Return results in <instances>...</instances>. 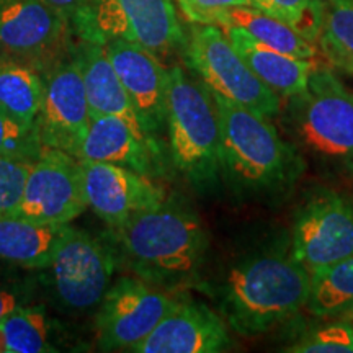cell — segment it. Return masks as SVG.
I'll return each mask as SVG.
<instances>
[{
    "mask_svg": "<svg viewBox=\"0 0 353 353\" xmlns=\"http://www.w3.org/2000/svg\"><path fill=\"white\" fill-rule=\"evenodd\" d=\"M87 208L81 161L68 152L43 149L30 169L15 216L70 224Z\"/></svg>",
    "mask_w": 353,
    "mask_h": 353,
    "instance_id": "12",
    "label": "cell"
},
{
    "mask_svg": "<svg viewBox=\"0 0 353 353\" xmlns=\"http://www.w3.org/2000/svg\"><path fill=\"white\" fill-rule=\"evenodd\" d=\"M117 262L113 247L69 226L50 265L59 303L72 311L99 306L112 285Z\"/></svg>",
    "mask_w": 353,
    "mask_h": 353,
    "instance_id": "9",
    "label": "cell"
},
{
    "mask_svg": "<svg viewBox=\"0 0 353 353\" xmlns=\"http://www.w3.org/2000/svg\"><path fill=\"white\" fill-rule=\"evenodd\" d=\"M69 32L68 21L44 0H0V51L37 57Z\"/></svg>",
    "mask_w": 353,
    "mask_h": 353,
    "instance_id": "16",
    "label": "cell"
},
{
    "mask_svg": "<svg viewBox=\"0 0 353 353\" xmlns=\"http://www.w3.org/2000/svg\"><path fill=\"white\" fill-rule=\"evenodd\" d=\"M322 2H324V0H322ZM327 2H332V0H327Z\"/></svg>",
    "mask_w": 353,
    "mask_h": 353,
    "instance_id": "35",
    "label": "cell"
},
{
    "mask_svg": "<svg viewBox=\"0 0 353 353\" xmlns=\"http://www.w3.org/2000/svg\"><path fill=\"white\" fill-rule=\"evenodd\" d=\"M232 345L224 321L198 301L179 303L159 322L136 353H218Z\"/></svg>",
    "mask_w": 353,
    "mask_h": 353,
    "instance_id": "15",
    "label": "cell"
},
{
    "mask_svg": "<svg viewBox=\"0 0 353 353\" xmlns=\"http://www.w3.org/2000/svg\"><path fill=\"white\" fill-rule=\"evenodd\" d=\"M69 226L39 223L21 216L0 219V260L30 270L50 268Z\"/></svg>",
    "mask_w": 353,
    "mask_h": 353,
    "instance_id": "20",
    "label": "cell"
},
{
    "mask_svg": "<svg viewBox=\"0 0 353 353\" xmlns=\"http://www.w3.org/2000/svg\"><path fill=\"white\" fill-rule=\"evenodd\" d=\"M70 50L81 70L88 107H90V117L113 114L143 130L128 99L125 87L121 85L120 77L117 76L110 63L105 48L99 43L77 39V43Z\"/></svg>",
    "mask_w": 353,
    "mask_h": 353,
    "instance_id": "19",
    "label": "cell"
},
{
    "mask_svg": "<svg viewBox=\"0 0 353 353\" xmlns=\"http://www.w3.org/2000/svg\"><path fill=\"white\" fill-rule=\"evenodd\" d=\"M103 48L141 126L154 138L167 126L169 69L151 51L126 39H110Z\"/></svg>",
    "mask_w": 353,
    "mask_h": 353,
    "instance_id": "14",
    "label": "cell"
},
{
    "mask_svg": "<svg viewBox=\"0 0 353 353\" xmlns=\"http://www.w3.org/2000/svg\"><path fill=\"white\" fill-rule=\"evenodd\" d=\"M44 97V79L23 61L0 54V108L20 121L37 128Z\"/></svg>",
    "mask_w": 353,
    "mask_h": 353,
    "instance_id": "21",
    "label": "cell"
},
{
    "mask_svg": "<svg viewBox=\"0 0 353 353\" xmlns=\"http://www.w3.org/2000/svg\"><path fill=\"white\" fill-rule=\"evenodd\" d=\"M112 231L114 245L134 276L162 290L193 280L208 249L200 218L180 201L165 200Z\"/></svg>",
    "mask_w": 353,
    "mask_h": 353,
    "instance_id": "1",
    "label": "cell"
},
{
    "mask_svg": "<svg viewBox=\"0 0 353 353\" xmlns=\"http://www.w3.org/2000/svg\"><path fill=\"white\" fill-rule=\"evenodd\" d=\"M185 61L213 94L263 118L280 112V99L244 63L218 25L195 23L185 41Z\"/></svg>",
    "mask_w": 353,
    "mask_h": 353,
    "instance_id": "7",
    "label": "cell"
},
{
    "mask_svg": "<svg viewBox=\"0 0 353 353\" xmlns=\"http://www.w3.org/2000/svg\"><path fill=\"white\" fill-rule=\"evenodd\" d=\"M156 143L148 132L113 114L90 117L79 161L108 162L149 175L154 170Z\"/></svg>",
    "mask_w": 353,
    "mask_h": 353,
    "instance_id": "17",
    "label": "cell"
},
{
    "mask_svg": "<svg viewBox=\"0 0 353 353\" xmlns=\"http://www.w3.org/2000/svg\"><path fill=\"white\" fill-rule=\"evenodd\" d=\"M311 275L291 255L260 254L237 262L221 281L219 306L241 335H260L307 304Z\"/></svg>",
    "mask_w": 353,
    "mask_h": 353,
    "instance_id": "2",
    "label": "cell"
},
{
    "mask_svg": "<svg viewBox=\"0 0 353 353\" xmlns=\"http://www.w3.org/2000/svg\"><path fill=\"white\" fill-rule=\"evenodd\" d=\"M33 162L0 157V219L15 216Z\"/></svg>",
    "mask_w": 353,
    "mask_h": 353,
    "instance_id": "28",
    "label": "cell"
},
{
    "mask_svg": "<svg viewBox=\"0 0 353 353\" xmlns=\"http://www.w3.org/2000/svg\"><path fill=\"white\" fill-rule=\"evenodd\" d=\"M44 2L50 3L52 8H56L64 17V20L68 21L69 26L70 21L77 17V13L85 7L88 0H44Z\"/></svg>",
    "mask_w": 353,
    "mask_h": 353,
    "instance_id": "32",
    "label": "cell"
},
{
    "mask_svg": "<svg viewBox=\"0 0 353 353\" xmlns=\"http://www.w3.org/2000/svg\"><path fill=\"white\" fill-rule=\"evenodd\" d=\"M237 25L245 30L250 37L257 39L272 50L283 54L312 61L317 54L316 46L301 37L296 30L291 28L285 21L267 15L255 7H236L229 12L228 25Z\"/></svg>",
    "mask_w": 353,
    "mask_h": 353,
    "instance_id": "22",
    "label": "cell"
},
{
    "mask_svg": "<svg viewBox=\"0 0 353 353\" xmlns=\"http://www.w3.org/2000/svg\"><path fill=\"white\" fill-rule=\"evenodd\" d=\"M43 149L38 128L21 125L0 108V157L34 162Z\"/></svg>",
    "mask_w": 353,
    "mask_h": 353,
    "instance_id": "27",
    "label": "cell"
},
{
    "mask_svg": "<svg viewBox=\"0 0 353 353\" xmlns=\"http://www.w3.org/2000/svg\"><path fill=\"white\" fill-rule=\"evenodd\" d=\"M81 165L87 205L110 229L165 201L164 190L149 175L108 162L81 161Z\"/></svg>",
    "mask_w": 353,
    "mask_h": 353,
    "instance_id": "13",
    "label": "cell"
},
{
    "mask_svg": "<svg viewBox=\"0 0 353 353\" xmlns=\"http://www.w3.org/2000/svg\"><path fill=\"white\" fill-rule=\"evenodd\" d=\"M176 304L164 290L138 276L112 281L99 304L97 343L103 352H132Z\"/></svg>",
    "mask_w": 353,
    "mask_h": 353,
    "instance_id": "8",
    "label": "cell"
},
{
    "mask_svg": "<svg viewBox=\"0 0 353 353\" xmlns=\"http://www.w3.org/2000/svg\"><path fill=\"white\" fill-rule=\"evenodd\" d=\"M290 99V126L304 149L353 161V92L334 72L316 68L306 88Z\"/></svg>",
    "mask_w": 353,
    "mask_h": 353,
    "instance_id": "6",
    "label": "cell"
},
{
    "mask_svg": "<svg viewBox=\"0 0 353 353\" xmlns=\"http://www.w3.org/2000/svg\"><path fill=\"white\" fill-rule=\"evenodd\" d=\"M0 353H6V341H3L2 332H0Z\"/></svg>",
    "mask_w": 353,
    "mask_h": 353,
    "instance_id": "33",
    "label": "cell"
},
{
    "mask_svg": "<svg viewBox=\"0 0 353 353\" xmlns=\"http://www.w3.org/2000/svg\"><path fill=\"white\" fill-rule=\"evenodd\" d=\"M77 39L99 43L120 38L165 57L187 41L174 0H88L70 21Z\"/></svg>",
    "mask_w": 353,
    "mask_h": 353,
    "instance_id": "5",
    "label": "cell"
},
{
    "mask_svg": "<svg viewBox=\"0 0 353 353\" xmlns=\"http://www.w3.org/2000/svg\"><path fill=\"white\" fill-rule=\"evenodd\" d=\"M180 10L192 23L224 26L229 12L236 7H252V0H176Z\"/></svg>",
    "mask_w": 353,
    "mask_h": 353,
    "instance_id": "30",
    "label": "cell"
},
{
    "mask_svg": "<svg viewBox=\"0 0 353 353\" xmlns=\"http://www.w3.org/2000/svg\"><path fill=\"white\" fill-rule=\"evenodd\" d=\"M30 299V294L26 293L21 285L0 281V322L15 311L17 307L25 304Z\"/></svg>",
    "mask_w": 353,
    "mask_h": 353,
    "instance_id": "31",
    "label": "cell"
},
{
    "mask_svg": "<svg viewBox=\"0 0 353 353\" xmlns=\"http://www.w3.org/2000/svg\"><path fill=\"white\" fill-rule=\"evenodd\" d=\"M221 134V172L242 190L276 188L293 170V152L267 118L213 94Z\"/></svg>",
    "mask_w": 353,
    "mask_h": 353,
    "instance_id": "3",
    "label": "cell"
},
{
    "mask_svg": "<svg viewBox=\"0 0 353 353\" xmlns=\"http://www.w3.org/2000/svg\"><path fill=\"white\" fill-rule=\"evenodd\" d=\"M319 39L330 63L353 76V0L329 2Z\"/></svg>",
    "mask_w": 353,
    "mask_h": 353,
    "instance_id": "25",
    "label": "cell"
},
{
    "mask_svg": "<svg viewBox=\"0 0 353 353\" xmlns=\"http://www.w3.org/2000/svg\"><path fill=\"white\" fill-rule=\"evenodd\" d=\"M294 353H353V325L334 322L307 334L301 342L291 347Z\"/></svg>",
    "mask_w": 353,
    "mask_h": 353,
    "instance_id": "29",
    "label": "cell"
},
{
    "mask_svg": "<svg viewBox=\"0 0 353 353\" xmlns=\"http://www.w3.org/2000/svg\"><path fill=\"white\" fill-rule=\"evenodd\" d=\"M252 7L285 21L309 41L319 39L325 8L322 0H252Z\"/></svg>",
    "mask_w": 353,
    "mask_h": 353,
    "instance_id": "26",
    "label": "cell"
},
{
    "mask_svg": "<svg viewBox=\"0 0 353 353\" xmlns=\"http://www.w3.org/2000/svg\"><path fill=\"white\" fill-rule=\"evenodd\" d=\"M6 353L56 352L50 341V319L43 306L21 304L0 322Z\"/></svg>",
    "mask_w": 353,
    "mask_h": 353,
    "instance_id": "24",
    "label": "cell"
},
{
    "mask_svg": "<svg viewBox=\"0 0 353 353\" xmlns=\"http://www.w3.org/2000/svg\"><path fill=\"white\" fill-rule=\"evenodd\" d=\"M306 306L316 316H337L353 307V255L311 275Z\"/></svg>",
    "mask_w": 353,
    "mask_h": 353,
    "instance_id": "23",
    "label": "cell"
},
{
    "mask_svg": "<svg viewBox=\"0 0 353 353\" xmlns=\"http://www.w3.org/2000/svg\"><path fill=\"white\" fill-rule=\"evenodd\" d=\"M293 257L309 275L353 255V205L322 192L304 203L293 228Z\"/></svg>",
    "mask_w": 353,
    "mask_h": 353,
    "instance_id": "11",
    "label": "cell"
},
{
    "mask_svg": "<svg viewBox=\"0 0 353 353\" xmlns=\"http://www.w3.org/2000/svg\"><path fill=\"white\" fill-rule=\"evenodd\" d=\"M221 28L249 69L278 97H293L306 88L309 76L316 69L312 61L272 50L237 25L229 23Z\"/></svg>",
    "mask_w": 353,
    "mask_h": 353,
    "instance_id": "18",
    "label": "cell"
},
{
    "mask_svg": "<svg viewBox=\"0 0 353 353\" xmlns=\"http://www.w3.org/2000/svg\"><path fill=\"white\" fill-rule=\"evenodd\" d=\"M44 97L38 114V134L44 149L68 152L77 159L90 125V107L72 50L46 72Z\"/></svg>",
    "mask_w": 353,
    "mask_h": 353,
    "instance_id": "10",
    "label": "cell"
},
{
    "mask_svg": "<svg viewBox=\"0 0 353 353\" xmlns=\"http://www.w3.org/2000/svg\"><path fill=\"white\" fill-rule=\"evenodd\" d=\"M167 131L174 165L193 185L210 187L221 174V134L211 90L180 65L167 79Z\"/></svg>",
    "mask_w": 353,
    "mask_h": 353,
    "instance_id": "4",
    "label": "cell"
},
{
    "mask_svg": "<svg viewBox=\"0 0 353 353\" xmlns=\"http://www.w3.org/2000/svg\"><path fill=\"white\" fill-rule=\"evenodd\" d=\"M347 316H348V319H352V321H353V307L350 309V311H348V314H347Z\"/></svg>",
    "mask_w": 353,
    "mask_h": 353,
    "instance_id": "34",
    "label": "cell"
}]
</instances>
